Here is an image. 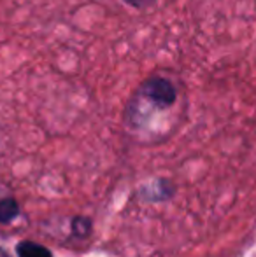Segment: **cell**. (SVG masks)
<instances>
[{
    "mask_svg": "<svg viewBox=\"0 0 256 257\" xmlns=\"http://www.w3.org/2000/svg\"><path fill=\"white\" fill-rule=\"evenodd\" d=\"M18 257H53V252L48 247L32 240H21L16 243Z\"/></svg>",
    "mask_w": 256,
    "mask_h": 257,
    "instance_id": "3957f363",
    "label": "cell"
},
{
    "mask_svg": "<svg viewBox=\"0 0 256 257\" xmlns=\"http://www.w3.org/2000/svg\"><path fill=\"white\" fill-rule=\"evenodd\" d=\"M70 229L75 238H86L92 234L93 224L88 217H74L70 220Z\"/></svg>",
    "mask_w": 256,
    "mask_h": 257,
    "instance_id": "5b68a950",
    "label": "cell"
},
{
    "mask_svg": "<svg viewBox=\"0 0 256 257\" xmlns=\"http://www.w3.org/2000/svg\"><path fill=\"white\" fill-rule=\"evenodd\" d=\"M20 205H18L16 198L13 196H4L0 198V224H11L20 217Z\"/></svg>",
    "mask_w": 256,
    "mask_h": 257,
    "instance_id": "277c9868",
    "label": "cell"
},
{
    "mask_svg": "<svg viewBox=\"0 0 256 257\" xmlns=\"http://www.w3.org/2000/svg\"><path fill=\"white\" fill-rule=\"evenodd\" d=\"M130 7H135V9H144V7H149L154 4V0H125Z\"/></svg>",
    "mask_w": 256,
    "mask_h": 257,
    "instance_id": "8992f818",
    "label": "cell"
},
{
    "mask_svg": "<svg viewBox=\"0 0 256 257\" xmlns=\"http://www.w3.org/2000/svg\"><path fill=\"white\" fill-rule=\"evenodd\" d=\"M174 194V187L170 186V182L163 179H158L154 182L147 184V186L140 187V198L144 201H165Z\"/></svg>",
    "mask_w": 256,
    "mask_h": 257,
    "instance_id": "7a4b0ae2",
    "label": "cell"
},
{
    "mask_svg": "<svg viewBox=\"0 0 256 257\" xmlns=\"http://www.w3.org/2000/svg\"><path fill=\"white\" fill-rule=\"evenodd\" d=\"M139 95L149 100L158 108L172 107L178 100V91H176L174 84L168 79L160 77V75H153L147 81H144L140 84Z\"/></svg>",
    "mask_w": 256,
    "mask_h": 257,
    "instance_id": "6da1fadb",
    "label": "cell"
}]
</instances>
